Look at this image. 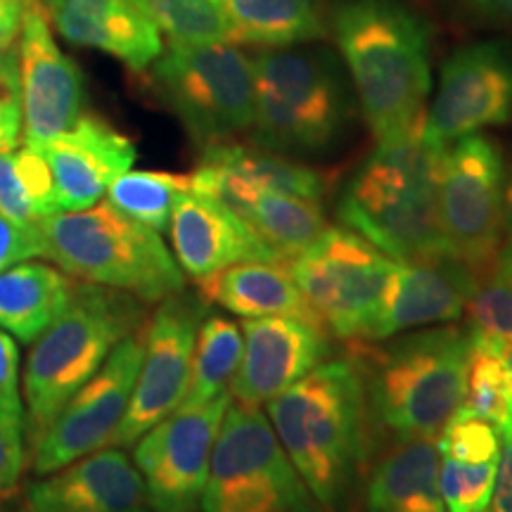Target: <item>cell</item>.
Here are the masks:
<instances>
[{"instance_id":"obj_1","label":"cell","mask_w":512,"mask_h":512,"mask_svg":"<svg viewBox=\"0 0 512 512\" xmlns=\"http://www.w3.org/2000/svg\"><path fill=\"white\" fill-rule=\"evenodd\" d=\"M268 422L325 512H351L368 460V406L354 358H332L268 401Z\"/></svg>"},{"instance_id":"obj_2","label":"cell","mask_w":512,"mask_h":512,"mask_svg":"<svg viewBox=\"0 0 512 512\" xmlns=\"http://www.w3.org/2000/svg\"><path fill=\"white\" fill-rule=\"evenodd\" d=\"M446 145L425 136V117L377 140L351 178L337 214L394 261L446 254L439 226V169Z\"/></svg>"},{"instance_id":"obj_3","label":"cell","mask_w":512,"mask_h":512,"mask_svg":"<svg viewBox=\"0 0 512 512\" xmlns=\"http://www.w3.org/2000/svg\"><path fill=\"white\" fill-rule=\"evenodd\" d=\"M370 427L389 437L437 439L463 408L470 332L458 325L413 332L384 347L358 342Z\"/></svg>"},{"instance_id":"obj_4","label":"cell","mask_w":512,"mask_h":512,"mask_svg":"<svg viewBox=\"0 0 512 512\" xmlns=\"http://www.w3.org/2000/svg\"><path fill=\"white\" fill-rule=\"evenodd\" d=\"M332 29L373 136L418 124L432 86L425 22L399 0H344Z\"/></svg>"},{"instance_id":"obj_5","label":"cell","mask_w":512,"mask_h":512,"mask_svg":"<svg viewBox=\"0 0 512 512\" xmlns=\"http://www.w3.org/2000/svg\"><path fill=\"white\" fill-rule=\"evenodd\" d=\"M145 325V304L131 294L79 283L76 294L29 351L24 366V432L29 448L110 358L114 347Z\"/></svg>"},{"instance_id":"obj_6","label":"cell","mask_w":512,"mask_h":512,"mask_svg":"<svg viewBox=\"0 0 512 512\" xmlns=\"http://www.w3.org/2000/svg\"><path fill=\"white\" fill-rule=\"evenodd\" d=\"M46 259L81 283L119 290L143 304L185 290V273L157 230L121 214L110 202L57 211L38 221Z\"/></svg>"},{"instance_id":"obj_7","label":"cell","mask_w":512,"mask_h":512,"mask_svg":"<svg viewBox=\"0 0 512 512\" xmlns=\"http://www.w3.org/2000/svg\"><path fill=\"white\" fill-rule=\"evenodd\" d=\"M349 102L325 55L261 50L254 57V140L278 155H316L342 136Z\"/></svg>"},{"instance_id":"obj_8","label":"cell","mask_w":512,"mask_h":512,"mask_svg":"<svg viewBox=\"0 0 512 512\" xmlns=\"http://www.w3.org/2000/svg\"><path fill=\"white\" fill-rule=\"evenodd\" d=\"M202 512H325L275 437L268 415L228 403L211 451Z\"/></svg>"},{"instance_id":"obj_9","label":"cell","mask_w":512,"mask_h":512,"mask_svg":"<svg viewBox=\"0 0 512 512\" xmlns=\"http://www.w3.org/2000/svg\"><path fill=\"white\" fill-rule=\"evenodd\" d=\"M152 67L159 98L197 145L240 136L254 121V60L240 43H171Z\"/></svg>"},{"instance_id":"obj_10","label":"cell","mask_w":512,"mask_h":512,"mask_svg":"<svg viewBox=\"0 0 512 512\" xmlns=\"http://www.w3.org/2000/svg\"><path fill=\"white\" fill-rule=\"evenodd\" d=\"M396 261L349 228L328 226L290 261L313 318L344 342H370Z\"/></svg>"},{"instance_id":"obj_11","label":"cell","mask_w":512,"mask_h":512,"mask_svg":"<svg viewBox=\"0 0 512 512\" xmlns=\"http://www.w3.org/2000/svg\"><path fill=\"white\" fill-rule=\"evenodd\" d=\"M505 164L494 140L472 133L446 145L439 169V226L444 252L479 283L503 247Z\"/></svg>"},{"instance_id":"obj_12","label":"cell","mask_w":512,"mask_h":512,"mask_svg":"<svg viewBox=\"0 0 512 512\" xmlns=\"http://www.w3.org/2000/svg\"><path fill=\"white\" fill-rule=\"evenodd\" d=\"M230 392L192 408H176L136 441L133 463L145 482L152 512L200 510L211 451L219 437Z\"/></svg>"},{"instance_id":"obj_13","label":"cell","mask_w":512,"mask_h":512,"mask_svg":"<svg viewBox=\"0 0 512 512\" xmlns=\"http://www.w3.org/2000/svg\"><path fill=\"white\" fill-rule=\"evenodd\" d=\"M147 323L114 347L102 368L76 392L31 451L34 475L43 477L76 458L110 446L131 403L145 354Z\"/></svg>"},{"instance_id":"obj_14","label":"cell","mask_w":512,"mask_h":512,"mask_svg":"<svg viewBox=\"0 0 512 512\" xmlns=\"http://www.w3.org/2000/svg\"><path fill=\"white\" fill-rule=\"evenodd\" d=\"M209 304L200 292H178L159 302L147 323L145 354L131 403L110 446H133L159 420L181 406L190 380L192 351Z\"/></svg>"},{"instance_id":"obj_15","label":"cell","mask_w":512,"mask_h":512,"mask_svg":"<svg viewBox=\"0 0 512 512\" xmlns=\"http://www.w3.org/2000/svg\"><path fill=\"white\" fill-rule=\"evenodd\" d=\"M510 119L512 50L503 43H472L448 57L425 112V136L448 145Z\"/></svg>"},{"instance_id":"obj_16","label":"cell","mask_w":512,"mask_h":512,"mask_svg":"<svg viewBox=\"0 0 512 512\" xmlns=\"http://www.w3.org/2000/svg\"><path fill=\"white\" fill-rule=\"evenodd\" d=\"M242 361L233 377L230 399L261 406L309 375L330 356V332L313 318H245Z\"/></svg>"},{"instance_id":"obj_17","label":"cell","mask_w":512,"mask_h":512,"mask_svg":"<svg viewBox=\"0 0 512 512\" xmlns=\"http://www.w3.org/2000/svg\"><path fill=\"white\" fill-rule=\"evenodd\" d=\"M24 145L41 147L69 131L83 117L81 69L57 48L48 17L29 10L19 34Z\"/></svg>"},{"instance_id":"obj_18","label":"cell","mask_w":512,"mask_h":512,"mask_svg":"<svg viewBox=\"0 0 512 512\" xmlns=\"http://www.w3.org/2000/svg\"><path fill=\"white\" fill-rule=\"evenodd\" d=\"M479 278L448 254L432 259L396 261L370 342L399 332L453 323L465 316Z\"/></svg>"},{"instance_id":"obj_19","label":"cell","mask_w":512,"mask_h":512,"mask_svg":"<svg viewBox=\"0 0 512 512\" xmlns=\"http://www.w3.org/2000/svg\"><path fill=\"white\" fill-rule=\"evenodd\" d=\"M27 512H147L136 463L119 446H105L43 475L27 489Z\"/></svg>"},{"instance_id":"obj_20","label":"cell","mask_w":512,"mask_h":512,"mask_svg":"<svg viewBox=\"0 0 512 512\" xmlns=\"http://www.w3.org/2000/svg\"><path fill=\"white\" fill-rule=\"evenodd\" d=\"M36 150L50 166L60 211L98 204L114 178L136 162V145L93 114H83L69 131Z\"/></svg>"},{"instance_id":"obj_21","label":"cell","mask_w":512,"mask_h":512,"mask_svg":"<svg viewBox=\"0 0 512 512\" xmlns=\"http://www.w3.org/2000/svg\"><path fill=\"white\" fill-rule=\"evenodd\" d=\"M169 228L178 266L195 283L242 261H278L238 214L195 190L176 202Z\"/></svg>"},{"instance_id":"obj_22","label":"cell","mask_w":512,"mask_h":512,"mask_svg":"<svg viewBox=\"0 0 512 512\" xmlns=\"http://www.w3.org/2000/svg\"><path fill=\"white\" fill-rule=\"evenodd\" d=\"M55 29L69 43L98 48L133 72H145L162 55V31L128 0H60Z\"/></svg>"},{"instance_id":"obj_23","label":"cell","mask_w":512,"mask_h":512,"mask_svg":"<svg viewBox=\"0 0 512 512\" xmlns=\"http://www.w3.org/2000/svg\"><path fill=\"white\" fill-rule=\"evenodd\" d=\"M439 465L434 439L392 441L370 467L366 512H448L439 489Z\"/></svg>"},{"instance_id":"obj_24","label":"cell","mask_w":512,"mask_h":512,"mask_svg":"<svg viewBox=\"0 0 512 512\" xmlns=\"http://www.w3.org/2000/svg\"><path fill=\"white\" fill-rule=\"evenodd\" d=\"M207 304L242 318L302 316L313 318L309 304L283 261H242L197 283ZM316 320V318H313Z\"/></svg>"},{"instance_id":"obj_25","label":"cell","mask_w":512,"mask_h":512,"mask_svg":"<svg viewBox=\"0 0 512 512\" xmlns=\"http://www.w3.org/2000/svg\"><path fill=\"white\" fill-rule=\"evenodd\" d=\"M72 275L27 259L0 273V328L19 344H34L76 294Z\"/></svg>"},{"instance_id":"obj_26","label":"cell","mask_w":512,"mask_h":512,"mask_svg":"<svg viewBox=\"0 0 512 512\" xmlns=\"http://www.w3.org/2000/svg\"><path fill=\"white\" fill-rule=\"evenodd\" d=\"M233 43L261 50L292 48L325 34L316 0H216Z\"/></svg>"},{"instance_id":"obj_27","label":"cell","mask_w":512,"mask_h":512,"mask_svg":"<svg viewBox=\"0 0 512 512\" xmlns=\"http://www.w3.org/2000/svg\"><path fill=\"white\" fill-rule=\"evenodd\" d=\"M238 216L283 264H290L328 230L318 200L275 190H256Z\"/></svg>"},{"instance_id":"obj_28","label":"cell","mask_w":512,"mask_h":512,"mask_svg":"<svg viewBox=\"0 0 512 512\" xmlns=\"http://www.w3.org/2000/svg\"><path fill=\"white\" fill-rule=\"evenodd\" d=\"M242 347L245 342L238 323L221 313H207L197 330L188 389L178 408L200 406L228 392L226 384L233 382L240 368Z\"/></svg>"},{"instance_id":"obj_29","label":"cell","mask_w":512,"mask_h":512,"mask_svg":"<svg viewBox=\"0 0 512 512\" xmlns=\"http://www.w3.org/2000/svg\"><path fill=\"white\" fill-rule=\"evenodd\" d=\"M57 211L60 207L46 157L31 145L0 152V214L22 226H38V221Z\"/></svg>"},{"instance_id":"obj_30","label":"cell","mask_w":512,"mask_h":512,"mask_svg":"<svg viewBox=\"0 0 512 512\" xmlns=\"http://www.w3.org/2000/svg\"><path fill=\"white\" fill-rule=\"evenodd\" d=\"M204 150L219 157L223 164L238 171L247 183H252L259 190H275L306 197V200H320L328 188V181L320 171L278 155V152L264 150V147L238 145L226 140V143L209 145Z\"/></svg>"},{"instance_id":"obj_31","label":"cell","mask_w":512,"mask_h":512,"mask_svg":"<svg viewBox=\"0 0 512 512\" xmlns=\"http://www.w3.org/2000/svg\"><path fill=\"white\" fill-rule=\"evenodd\" d=\"M192 190L190 176L169 171H124L107 188V202L133 221L157 230L169 228L176 202Z\"/></svg>"},{"instance_id":"obj_32","label":"cell","mask_w":512,"mask_h":512,"mask_svg":"<svg viewBox=\"0 0 512 512\" xmlns=\"http://www.w3.org/2000/svg\"><path fill=\"white\" fill-rule=\"evenodd\" d=\"M463 411L496 427L498 437L512 439V382L498 354L470 337Z\"/></svg>"},{"instance_id":"obj_33","label":"cell","mask_w":512,"mask_h":512,"mask_svg":"<svg viewBox=\"0 0 512 512\" xmlns=\"http://www.w3.org/2000/svg\"><path fill=\"white\" fill-rule=\"evenodd\" d=\"M150 19L171 43L233 41L216 0H128Z\"/></svg>"},{"instance_id":"obj_34","label":"cell","mask_w":512,"mask_h":512,"mask_svg":"<svg viewBox=\"0 0 512 512\" xmlns=\"http://www.w3.org/2000/svg\"><path fill=\"white\" fill-rule=\"evenodd\" d=\"M470 335L494 344H512V259L498 256L494 271L467 302Z\"/></svg>"},{"instance_id":"obj_35","label":"cell","mask_w":512,"mask_h":512,"mask_svg":"<svg viewBox=\"0 0 512 512\" xmlns=\"http://www.w3.org/2000/svg\"><path fill=\"white\" fill-rule=\"evenodd\" d=\"M498 463H460L441 456L439 489L448 512H484L496 486Z\"/></svg>"},{"instance_id":"obj_36","label":"cell","mask_w":512,"mask_h":512,"mask_svg":"<svg viewBox=\"0 0 512 512\" xmlns=\"http://www.w3.org/2000/svg\"><path fill=\"white\" fill-rule=\"evenodd\" d=\"M437 439L439 456L460 463H498L501 458V437L496 427L463 408L446 422Z\"/></svg>"},{"instance_id":"obj_37","label":"cell","mask_w":512,"mask_h":512,"mask_svg":"<svg viewBox=\"0 0 512 512\" xmlns=\"http://www.w3.org/2000/svg\"><path fill=\"white\" fill-rule=\"evenodd\" d=\"M22 83H19L17 46L0 50V152L22 145Z\"/></svg>"},{"instance_id":"obj_38","label":"cell","mask_w":512,"mask_h":512,"mask_svg":"<svg viewBox=\"0 0 512 512\" xmlns=\"http://www.w3.org/2000/svg\"><path fill=\"white\" fill-rule=\"evenodd\" d=\"M0 418L24 425V399L19 387L17 339L0 328Z\"/></svg>"},{"instance_id":"obj_39","label":"cell","mask_w":512,"mask_h":512,"mask_svg":"<svg viewBox=\"0 0 512 512\" xmlns=\"http://www.w3.org/2000/svg\"><path fill=\"white\" fill-rule=\"evenodd\" d=\"M46 254L38 226H22L0 214V273L19 261L36 259Z\"/></svg>"},{"instance_id":"obj_40","label":"cell","mask_w":512,"mask_h":512,"mask_svg":"<svg viewBox=\"0 0 512 512\" xmlns=\"http://www.w3.org/2000/svg\"><path fill=\"white\" fill-rule=\"evenodd\" d=\"M24 460V425L0 418V496H8L17 489Z\"/></svg>"},{"instance_id":"obj_41","label":"cell","mask_w":512,"mask_h":512,"mask_svg":"<svg viewBox=\"0 0 512 512\" xmlns=\"http://www.w3.org/2000/svg\"><path fill=\"white\" fill-rule=\"evenodd\" d=\"M460 3L482 22L512 31V0H460Z\"/></svg>"},{"instance_id":"obj_42","label":"cell","mask_w":512,"mask_h":512,"mask_svg":"<svg viewBox=\"0 0 512 512\" xmlns=\"http://www.w3.org/2000/svg\"><path fill=\"white\" fill-rule=\"evenodd\" d=\"M27 3L24 0H0V50L15 46L17 36L22 34Z\"/></svg>"},{"instance_id":"obj_43","label":"cell","mask_w":512,"mask_h":512,"mask_svg":"<svg viewBox=\"0 0 512 512\" xmlns=\"http://www.w3.org/2000/svg\"><path fill=\"white\" fill-rule=\"evenodd\" d=\"M494 512H512V439H505L503 456L498 458L496 486H494Z\"/></svg>"},{"instance_id":"obj_44","label":"cell","mask_w":512,"mask_h":512,"mask_svg":"<svg viewBox=\"0 0 512 512\" xmlns=\"http://www.w3.org/2000/svg\"><path fill=\"white\" fill-rule=\"evenodd\" d=\"M503 256L512 259V171L508 183H505V195H503Z\"/></svg>"},{"instance_id":"obj_45","label":"cell","mask_w":512,"mask_h":512,"mask_svg":"<svg viewBox=\"0 0 512 512\" xmlns=\"http://www.w3.org/2000/svg\"><path fill=\"white\" fill-rule=\"evenodd\" d=\"M470 332V330H467ZM470 337H475V335H470ZM477 342H482V344H486V347H491L498 354V358H501L503 361V366H505V370H508V377H510V382H512V344H494V342H486V339H479V337H475Z\"/></svg>"},{"instance_id":"obj_46","label":"cell","mask_w":512,"mask_h":512,"mask_svg":"<svg viewBox=\"0 0 512 512\" xmlns=\"http://www.w3.org/2000/svg\"><path fill=\"white\" fill-rule=\"evenodd\" d=\"M24 3H27L29 10L41 12L43 17L50 19V17H53L57 5H60V0H24Z\"/></svg>"},{"instance_id":"obj_47","label":"cell","mask_w":512,"mask_h":512,"mask_svg":"<svg viewBox=\"0 0 512 512\" xmlns=\"http://www.w3.org/2000/svg\"><path fill=\"white\" fill-rule=\"evenodd\" d=\"M484 512H491V510H489V508H486V510H484Z\"/></svg>"}]
</instances>
